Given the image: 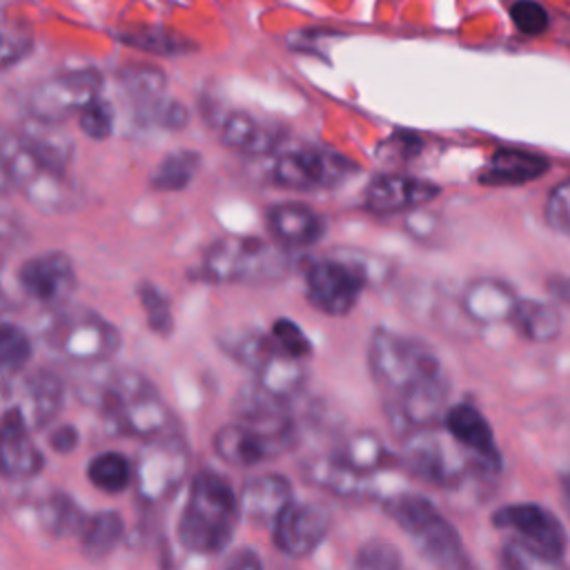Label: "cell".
Listing matches in <instances>:
<instances>
[{"label":"cell","instance_id":"6da1fadb","mask_svg":"<svg viewBox=\"0 0 570 570\" xmlns=\"http://www.w3.org/2000/svg\"><path fill=\"white\" fill-rule=\"evenodd\" d=\"M82 403L96 407L109 432L151 439L176 430V419L149 379L129 370H100L76 383Z\"/></svg>","mask_w":570,"mask_h":570},{"label":"cell","instance_id":"7a4b0ae2","mask_svg":"<svg viewBox=\"0 0 570 570\" xmlns=\"http://www.w3.org/2000/svg\"><path fill=\"white\" fill-rule=\"evenodd\" d=\"M240 514V499L225 476L214 470H200L189 483L178 521V541L196 554L223 552L234 537Z\"/></svg>","mask_w":570,"mask_h":570},{"label":"cell","instance_id":"3957f363","mask_svg":"<svg viewBox=\"0 0 570 570\" xmlns=\"http://www.w3.org/2000/svg\"><path fill=\"white\" fill-rule=\"evenodd\" d=\"M367 361L374 381L392 394V399L416 385L445 376L439 356L425 343L385 327L372 332Z\"/></svg>","mask_w":570,"mask_h":570},{"label":"cell","instance_id":"277c9868","mask_svg":"<svg viewBox=\"0 0 570 570\" xmlns=\"http://www.w3.org/2000/svg\"><path fill=\"white\" fill-rule=\"evenodd\" d=\"M203 274L214 283H274L289 272L283 247L258 236H225L203 256Z\"/></svg>","mask_w":570,"mask_h":570},{"label":"cell","instance_id":"5b68a950","mask_svg":"<svg viewBox=\"0 0 570 570\" xmlns=\"http://www.w3.org/2000/svg\"><path fill=\"white\" fill-rule=\"evenodd\" d=\"M42 338L49 350L82 365H102L120 350V332L105 316L76 305L56 309Z\"/></svg>","mask_w":570,"mask_h":570},{"label":"cell","instance_id":"8992f818","mask_svg":"<svg viewBox=\"0 0 570 570\" xmlns=\"http://www.w3.org/2000/svg\"><path fill=\"white\" fill-rule=\"evenodd\" d=\"M463 450L465 448L448 432H439L430 425L410 432L399 452V461L416 479L445 488L456 485L468 470L483 472L479 461L472 454L465 456Z\"/></svg>","mask_w":570,"mask_h":570},{"label":"cell","instance_id":"52a82bcc","mask_svg":"<svg viewBox=\"0 0 570 570\" xmlns=\"http://www.w3.org/2000/svg\"><path fill=\"white\" fill-rule=\"evenodd\" d=\"M189 470V450L176 430L142 441L134 463V485L142 501H167L185 481Z\"/></svg>","mask_w":570,"mask_h":570},{"label":"cell","instance_id":"ba28073f","mask_svg":"<svg viewBox=\"0 0 570 570\" xmlns=\"http://www.w3.org/2000/svg\"><path fill=\"white\" fill-rule=\"evenodd\" d=\"M4 379L2 425H18L33 432L47 428L58 416L65 401V383L56 372L40 367Z\"/></svg>","mask_w":570,"mask_h":570},{"label":"cell","instance_id":"9c48e42d","mask_svg":"<svg viewBox=\"0 0 570 570\" xmlns=\"http://www.w3.org/2000/svg\"><path fill=\"white\" fill-rule=\"evenodd\" d=\"M354 169L356 165L343 154L330 147L307 145L278 154L269 167V178L283 189L305 191L334 187L343 183Z\"/></svg>","mask_w":570,"mask_h":570},{"label":"cell","instance_id":"30bf717a","mask_svg":"<svg viewBox=\"0 0 570 570\" xmlns=\"http://www.w3.org/2000/svg\"><path fill=\"white\" fill-rule=\"evenodd\" d=\"M365 283L367 272L358 263L321 258L305 269L307 301L327 316L350 314L356 307Z\"/></svg>","mask_w":570,"mask_h":570},{"label":"cell","instance_id":"8fae6325","mask_svg":"<svg viewBox=\"0 0 570 570\" xmlns=\"http://www.w3.org/2000/svg\"><path fill=\"white\" fill-rule=\"evenodd\" d=\"M102 78L96 69H73L56 73L29 94V116L62 122L71 114H80L94 98H98Z\"/></svg>","mask_w":570,"mask_h":570},{"label":"cell","instance_id":"7c38bea8","mask_svg":"<svg viewBox=\"0 0 570 570\" xmlns=\"http://www.w3.org/2000/svg\"><path fill=\"white\" fill-rule=\"evenodd\" d=\"M492 523L512 532L552 563H561L568 537L561 521L550 510L537 503H510L492 514Z\"/></svg>","mask_w":570,"mask_h":570},{"label":"cell","instance_id":"4fadbf2b","mask_svg":"<svg viewBox=\"0 0 570 570\" xmlns=\"http://www.w3.org/2000/svg\"><path fill=\"white\" fill-rule=\"evenodd\" d=\"M292 443L294 439L289 436L267 432L245 421L223 425L212 439L216 456L236 468H252L267 459H274L292 448Z\"/></svg>","mask_w":570,"mask_h":570},{"label":"cell","instance_id":"5bb4252c","mask_svg":"<svg viewBox=\"0 0 570 570\" xmlns=\"http://www.w3.org/2000/svg\"><path fill=\"white\" fill-rule=\"evenodd\" d=\"M274 546L289 559L309 557L330 532V514L316 503L292 501L274 521Z\"/></svg>","mask_w":570,"mask_h":570},{"label":"cell","instance_id":"9a60e30c","mask_svg":"<svg viewBox=\"0 0 570 570\" xmlns=\"http://www.w3.org/2000/svg\"><path fill=\"white\" fill-rule=\"evenodd\" d=\"M18 283L29 298L49 307H60L76 289V272L67 254L45 252L20 265Z\"/></svg>","mask_w":570,"mask_h":570},{"label":"cell","instance_id":"2e32d148","mask_svg":"<svg viewBox=\"0 0 570 570\" xmlns=\"http://www.w3.org/2000/svg\"><path fill=\"white\" fill-rule=\"evenodd\" d=\"M439 194V185L405 174H381L365 187V207L372 214L387 216L416 209Z\"/></svg>","mask_w":570,"mask_h":570},{"label":"cell","instance_id":"e0dca14e","mask_svg":"<svg viewBox=\"0 0 570 570\" xmlns=\"http://www.w3.org/2000/svg\"><path fill=\"white\" fill-rule=\"evenodd\" d=\"M445 432L470 452L483 472H494L501 465L494 432L488 419L470 403H456L443 414Z\"/></svg>","mask_w":570,"mask_h":570},{"label":"cell","instance_id":"ac0fdd59","mask_svg":"<svg viewBox=\"0 0 570 570\" xmlns=\"http://www.w3.org/2000/svg\"><path fill=\"white\" fill-rule=\"evenodd\" d=\"M407 537L412 539L416 552L441 568H459L465 563V550L456 528L439 512H430L423 521H419Z\"/></svg>","mask_w":570,"mask_h":570},{"label":"cell","instance_id":"d6986e66","mask_svg":"<svg viewBox=\"0 0 570 570\" xmlns=\"http://www.w3.org/2000/svg\"><path fill=\"white\" fill-rule=\"evenodd\" d=\"M16 136L42 167L60 174L67 171L73 158V140L60 122L29 116Z\"/></svg>","mask_w":570,"mask_h":570},{"label":"cell","instance_id":"ffe728a7","mask_svg":"<svg viewBox=\"0 0 570 570\" xmlns=\"http://www.w3.org/2000/svg\"><path fill=\"white\" fill-rule=\"evenodd\" d=\"M238 499L243 517L256 525H274L278 514L294 501L292 483L276 472L247 479Z\"/></svg>","mask_w":570,"mask_h":570},{"label":"cell","instance_id":"44dd1931","mask_svg":"<svg viewBox=\"0 0 570 570\" xmlns=\"http://www.w3.org/2000/svg\"><path fill=\"white\" fill-rule=\"evenodd\" d=\"M517 303L519 298L512 287L499 278H476L463 289L461 296L463 312L483 325L510 321Z\"/></svg>","mask_w":570,"mask_h":570},{"label":"cell","instance_id":"7402d4cb","mask_svg":"<svg viewBox=\"0 0 570 570\" xmlns=\"http://www.w3.org/2000/svg\"><path fill=\"white\" fill-rule=\"evenodd\" d=\"M303 474L309 483L345 497V499H361V497H370L374 492L370 476L365 472H358L356 468L347 465L343 459H338L336 454L330 456H312L303 463Z\"/></svg>","mask_w":570,"mask_h":570},{"label":"cell","instance_id":"603a6c76","mask_svg":"<svg viewBox=\"0 0 570 570\" xmlns=\"http://www.w3.org/2000/svg\"><path fill=\"white\" fill-rule=\"evenodd\" d=\"M267 225L274 238L285 247L314 245L325 232L321 214L303 203L272 205L267 209Z\"/></svg>","mask_w":570,"mask_h":570},{"label":"cell","instance_id":"cb8c5ba5","mask_svg":"<svg viewBox=\"0 0 570 570\" xmlns=\"http://www.w3.org/2000/svg\"><path fill=\"white\" fill-rule=\"evenodd\" d=\"M283 134L265 122H258L254 116L245 111H229L220 122V140L223 145L238 149L243 154L263 156L276 149Z\"/></svg>","mask_w":570,"mask_h":570},{"label":"cell","instance_id":"d4e9b609","mask_svg":"<svg viewBox=\"0 0 570 570\" xmlns=\"http://www.w3.org/2000/svg\"><path fill=\"white\" fill-rule=\"evenodd\" d=\"M548 169L550 163L543 156L521 149H499L479 174V180L483 185H523L537 180Z\"/></svg>","mask_w":570,"mask_h":570},{"label":"cell","instance_id":"484cf974","mask_svg":"<svg viewBox=\"0 0 570 570\" xmlns=\"http://www.w3.org/2000/svg\"><path fill=\"white\" fill-rule=\"evenodd\" d=\"M218 345L223 352L240 363L243 367L258 374L278 352L281 347L267 332H258L254 327H234L218 336Z\"/></svg>","mask_w":570,"mask_h":570},{"label":"cell","instance_id":"4316f807","mask_svg":"<svg viewBox=\"0 0 570 570\" xmlns=\"http://www.w3.org/2000/svg\"><path fill=\"white\" fill-rule=\"evenodd\" d=\"M31 432L18 425H2V439H0V465L2 474L11 479H29L36 476L42 465L45 456L33 445Z\"/></svg>","mask_w":570,"mask_h":570},{"label":"cell","instance_id":"83f0119b","mask_svg":"<svg viewBox=\"0 0 570 570\" xmlns=\"http://www.w3.org/2000/svg\"><path fill=\"white\" fill-rule=\"evenodd\" d=\"M125 534V521L116 510H100L91 517H87L78 539L80 550L87 559H105L111 554V550L120 543Z\"/></svg>","mask_w":570,"mask_h":570},{"label":"cell","instance_id":"f1b7e54d","mask_svg":"<svg viewBox=\"0 0 570 570\" xmlns=\"http://www.w3.org/2000/svg\"><path fill=\"white\" fill-rule=\"evenodd\" d=\"M510 323L521 336L534 343H550L561 334V314L554 305L541 301H519Z\"/></svg>","mask_w":570,"mask_h":570},{"label":"cell","instance_id":"f546056e","mask_svg":"<svg viewBox=\"0 0 570 570\" xmlns=\"http://www.w3.org/2000/svg\"><path fill=\"white\" fill-rule=\"evenodd\" d=\"M118 82L136 105V111H142L165 98L167 78L158 67H151V65L125 67L118 73Z\"/></svg>","mask_w":570,"mask_h":570},{"label":"cell","instance_id":"4dcf8cb0","mask_svg":"<svg viewBox=\"0 0 570 570\" xmlns=\"http://www.w3.org/2000/svg\"><path fill=\"white\" fill-rule=\"evenodd\" d=\"M338 459H343L347 465L356 468L358 472L372 474L376 470H381L387 461L390 454L385 450V443L379 439V434L370 432V430H358L352 432L334 452Z\"/></svg>","mask_w":570,"mask_h":570},{"label":"cell","instance_id":"1f68e13d","mask_svg":"<svg viewBox=\"0 0 570 570\" xmlns=\"http://www.w3.org/2000/svg\"><path fill=\"white\" fill-rule=\"evenodd\" d=\"M38 521L51 537H69L80 534L87 514L69 494L56 492L38 505Z\"/></svg>","mask_w":570,"mask_h":570},{"label":"cell","instance_id":"d6a6232c","mask_svg":"<svg viewBox=\"0 0 570 570\" xmlns=\"http://www.w3.org/2000/svg\"><path fill=\"white\" fill-rule=\"evenodd\" d=\"M87 479L96 490L118 494L134 481V465L125 454L107 450L87 463Z\"/></svg>","mask_w":570,"mask_h":570},{"label":"cell","instance_id":"836d02e7","mask_svg":"<svg viewBox=\"0 0 570 570\" xmlns=\"http://www.w3.org/2000/svg\"><path fill=\"white\" fill-rule=\"evenodd\" d=\"M198 167H200V156L196 151L191 149L169 151L154 169L149 183L158 191H178L194 180Z\"/></svg>","mask_w":570,"mask_h":570},{"label":"cell","instance_id":"e575fe53","mask_svg":"<svg viewBox=\"0 0 570 570\" xmlns=\"http://www.w3.org/2000/svg\"><path fill=\"white\" fill-rule=\"evenodd\" d=\"M0 354H2L0 358H2L4 376L20 374L29 365L33 354L31 338L18 325L4 323L0 330Z\"/></svg>","mask_w":570,"mask_h":570},{"label":"cell","instance_id":"d590c367","mask_svg":"<svg viewBox=\"0 0 570 570\" xmlns=\"http://www.w3.org/2000/svg\"><path fill=\"white\" fill-rule=\"evenodd\" d=\"M136 292H138V301L145 312L149 330L156 332L158 336H169L174 330V314H171L169 298L147 281L138 283Z\"/></svg>","mask_w":570,"mask_h":570},{"label":"cell","instance_id":"8d00e7d4","mask_svg":"<svg viewBox=\"0 0 570 570\" xmlns=\"http://www.w3.org/2000/svg\"><path fill=\"white\" fill-rule=\"evenodd\" d=\"M401 563L399 550L385 539L365 541L354 557V566L361 570H396Z\"/></svg>","mask_w":570,"mask_h":570},{"label":"cell","instance_id":"74e56055","mask_svg":"<svg viewBox=\"0 0 570 570\" xmlns=\"http://www.w3.org/2000/svg\"><path fill=\"white\" fill-rule=\"evenodd\" d=\"M78 125L91 140H105L114 131V107L98 96L78 114Z\"/></svg>","mask_w":570,"mask_h":570},{"label":"cell","instance_id":"f35d334b","mask_svg":"<svg viewBox=\"0 0 570 570\" xmlns=\"http://www.w3.org/2000/svg\"><path fill=\"white\" fill-rule=\"evenodd\" d=\"M272 338L276 341V345L281 347V352L294 356V358H305L312 354V343L307 338V334L292 321V318H278L272 330H269Z\"/></svg>","mask_w":570,"mask_h":570},{"label":"cell","instance_id":"ab89813d","mask_svg":"<svg viewBox=\"0 0 570 570\" xmlns=\"http://www.w3.org/2000/svg\"><path fill=\"white\" fill-rule=\"evenodd\" d=\"M510 18H512L514 27L521 33H528V36L543 33L548 29V24H550L548 11L539 2H534V0H517V2H512Z\"/></svg>","mask_w":570,"mask_h":570},{"label":"cell","instance_id":"60d3db41","mask_svg":"<svg viewBox=\"0 0 570 570\" xmlns=\"http://www.w3.org/2000/svg\"><path fill=\"white\" fill-rule=\"evenodd\" d=\"M546 220L561 234H570V178L552 187L546 200Z\"/></svg>","mask_w":570,"mask_h":570},{"label":"cell","instance_id":"b9f144b4","mask_svg":"<svg viewBox=\"0 0 570 570\" xmlns=\"http://www.w3.org/2000/svg\"><path fill=\"white\" fill-rule=\"evenodd\" d=\"M501 561L508 568H519V570H528V568H554L557 563H552L550 559H546L543 554H539L534 548H530L528 543H523L521 539H512L503 546L501 550Z\"/></svg>","mask_w":570,"mask_h":570},{"label":"cell","instance_id":"7bdbcfd3","mask_svg":"<svg viewBox=\"0 0 570 570\" xmlns=\"http://www.w3.org/2000/svg\"><path fill=\"white\" fill-rule=\"evenodd\" d=\"M122 40H127L134 47L154 51V53H180V40L171 38L165 31H140V33H127L122 36Z\"/></svg>","mask_w":570,"mask_h":570},{"label":"cell","instance_id":"ee69618b","mask_svg":"<svg viewBox=\"0 0 570 570\" xmlns=\"http://www.w3.org/2000/svg\"><path fill=\"white\" fill-rule=\"evenodd\" d=\"M47 441H49V445H51L53 452H58V454H69V452L76 450V445H78V441H80V434H78L76 425H58V428H53V430L49 432Z\"/></svg>","mask_w":570,"mask_h":570},{"label":"cell","instance_id":"f6af8a7d","mask_svg":"<svg viewBox=\"0 0 570 570\" xmlns=\"http://www.w3.org/2000/svg\"><path fill=\"white\" fill-rule=\"evenodd\" d=\"M387 145L392 151H401L403 158H412L421 151L423 140H419L414 134H394Z\"/></svg>","mask_w":570,"mask_h":570},{"label":"cell","instance_id":"bcb514c9","mask_svg":"<svg viewBox=\"0 0 570 570\" xmlns=\"http://www.w3.org/2000/svg\"><path fill=\"white\" fill-rule=\"evenodd\" d=\"M227 566H229V568H249V570H254V568H261L263 561H261V557H258L254 550L243 548V550L234 552V554L227 559Z\"/></svg>","mask_w":570,"mask_h":570},{"label":"cell","instance_id":"7dc6e473","mask_svg":"<svg viewBox=\"0 0 570 570\" xmlns=\"http://www.w3.org/2000/svg\"><path fill=\"white\" fill-rule=\"evenodd\" d=\"M550 292L563 301L566 305H570V276H563V278H557L554 283H550Z\"/></svg>","mask_w":570,"mask_h":570},{"label":"cell","instance_id":"c3c4849f","mask_svg":"<svg viewBox=\"0 0 570 570\" xmlns=\"http://www.w3.org/2000/svg\"><path fill=\"white\" fill-rule=\"evenodd\" d=\"M563 492H566L568 503H570V474H568V476H566V481H563Z\"/></svg>","mask_w":570,"mask_h":570}]
</instances>
